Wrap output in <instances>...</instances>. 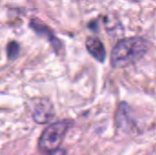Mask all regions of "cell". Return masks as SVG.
I'll return each instance as SVG.
<instances>
[{
    "mask_svg": "<svg viewBox=\"0 0 156 155\" xmlns=\"http://www.w3.org/2000/svg\"><path fill=\"white\" fill-rule=\"evenodd\" d=\"M34 120L38 123H46L53 116V111L50 103L41 102L38 103L34 110Z\"/></svg>",
    "mask_w": 156,
    "mask_h": 155,
    "instance_id": "5b68a950",
    "label": "cell"
},
{
    "mask_svg": "<svg viewBox=\"0 0 156 155\" xmlns=\"http://www.w3.org/2000/svg\"><path fill=\"white\" fill-rule=\"evenodd\" d=\"M30 27L36 33H37L38 35L43 36V37H46L50 41V43L53 45V47H54L55 49H59L60 48L61 43L59 42V40L56 38V37L54 36L53 32L49 29V27L47 25H45L43 22H41L39 19L35 18V19L31 20V22H30Z\"/></svg>",
    "mask_w": 156,
    "mask_h": 155,
    "instance_id": "3957f363",
    "label": "cell"
},
{
    "mask_svg": "<svg viewBox=\"0 0 156 155\" xmlns=\"http://www.w3.org/2000/svg\"><path fill=\"white\" fill-rule=\"evenodd\" d=\"M86 48L89 53L98 61L103 62L106 58V50L102 42L94 37H90L86 41Z\"/></svg>",
    "mask_w": 156,
    "mask_h": 155,
    "instance_id": "277c9868",
    "label": "cell"
},
{
    "mask_svg": "<svg viewBox=\"0 0 156 155\" xmlns=\"http://www.w3.org/2000/svg\"><path fill=\"white\" fill-rule=\"evenodd\" d=\"M49 155H66V153L62 149H57V150L49 153Z\"/></svg>",
    "mask_w": 156,
    "mask_h": 155,
    "instance_id": "52a82bcc",
    "label": "cell"
},
{
    "mask_svg": "<svg viewBox=\"0 0 156 155\" xmlns=\"http://www.w3.org/2000/svg\"><path fill=\"white\" fill-rule=\"evenodd\" d=\"M71 125V121L63 120L47 127L39 138V149L44 153H51L58 149Z\"/></svg>",
    "mask_w": 156,
    "mask_h": 155,
    "instance_id": "7a4b0ae2",
    "label": "cell"
},
{
    "mask_svg": "<svg viewBox=\"0 0 156 155\" xmlns=\"http://www.w3.org/2000/svg\"><path fill=\"white\" fill-rule=\"evenodd\" d=\"M19 53V45L16 42H10L7 45V56L9 59H13L17 57Z\"/></svg>",
    "mask_w": 156,
    "mask_h": 155,
    "instance_id": "8992f818",
    "label": "cell"
},
{
    "mask_svg": "<svg viewBox=\"0 0 156 155\" xmlns=\"http://www.w3.org/2000/svg\"><path fill=\"white\" fill-rule=\"evenodd\" d=\"M148 49L149 43L143 37L123 38L112 49L111 56L112 65L114 68H125L141 59Z\"/></svg>",
    "mask_w": 156,
    "mask_h": 155,
    "instance_id": "6da1fadb",
    "label": "cell"
}]
</instances>
